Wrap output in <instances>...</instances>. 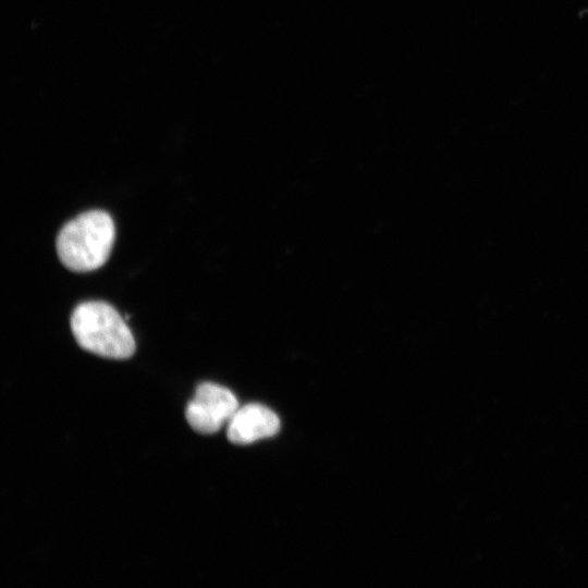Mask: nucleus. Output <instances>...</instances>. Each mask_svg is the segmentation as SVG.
<instances>
[{"label": "nucleus", "instance_id": "nucleus-2", "mask_svg": "<svg viewBox=\"0 0 588 588\" xmlns=\"http://www.w3.org/2000/svg\"><path fill=\"white\" fill-rule=\"evenodd\" d=\"M71 329L77 344L95 355L126 359L135 352V340L125 320L110 304L85 302L75 307Z\"/></svg>", "mask_w": 588, "mask_h": 588}, {"label": "nucleus", "instance_id": "nucleus-1", "mask_svg": "<svg viewBox=\"0 0 588 588\" xmlns=\"http://www.w3.org/2000/svg\"><path fill=\"white\" fill-rule=\"evenodd\" d=\"M114 237V223L108 212L86 211L60 230L56 242L57 253L60 261L71 271H93L108 260Z\"/></svg>", "mask_w": 588, "mask_h": 588}, {"label": "nucleus", "instance_id": "nucleus-3", "mask_svg": "<svg viewBox=\"0 0 588 588\" xmlns=\"http://www.w3.org/2000/svg\"><path fill=\"white\" fill-rule=\"evenodd\" d=\"M238 406L231 390L213 382H203L187 403L185 418L194 431L212 434L228 425Z\"/></svg>", "mask_w": 588, "mask_h": 588}, {"label": "nucleus", "instance_id": "nucleus-4", "mask_svg": "<svg viewBox=\"0 0 588 588\" xmlns=\"http://www.w3.org/2000/svg\"><path fill=\"white\" fill-rule=\"evenodd\" d=\"M226 426V437L231 443L247 445L277 434L280 419L269 407L249 403L238 406Z\"/></svg>", "mask_w": 588, "mask_h": 588}]
</instances>
